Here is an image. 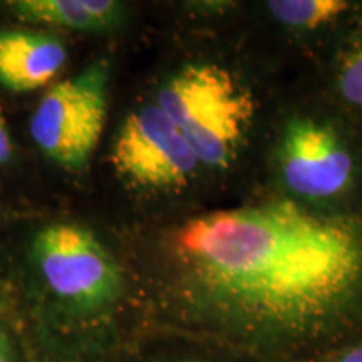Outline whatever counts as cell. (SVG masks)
Here are the masks:
<instances>
[{"instance_id": "6da1fadb", "label": "cell", "mask_w": 362, "mask_h": 362, "mask_svg": "<svg viewBox=\"0 0 362 362\" xmlns=\"http://www.w3.org/2000/svg\"><path fill=\"white\" fill-rule=\"evenodd\" d=\"M175 255L211 304L269 329L320 324L362 287L361 228L285 200L194 216Z\"/></svg>"}, {"instance_id": "7a4b0ae2", "label": "cell", "mask_w": 362, "mask_h": 362, "mask_svg": "<svg viewBox=\"0 0 362 362\" xmlns=\"http://www.w3.org/2000/svg\"><path fill=\"white\" fill-rule=\"evenodd\" d=\"M160 110L178 126L198 161L225 168L250 128L253 98L218 64H189L158 94Z\"/></svg>"}, {"instance_id": "3957f363", "label": "cell", "mask_w": 362, "mask_h": 362, "mask_svg": "<svg viewBox=\"0 0 362 362\" xmlns=\"http://www.w3.org/2000/svg\"><path fill=\"white\" fill-rule=\"evenodd\" d=\"M110 67L89 64L72 78L52 86L30 117L35 146L62 168L88 166L104 131L110 104Z\"/></svg>"}, {"instance_id": "277c9868", "label": "cell", "mask_w": 362, "mask_h": 362, "mask_svg": "<svg viewBox=\"0 0 362 362\" xmlns=\"http://www.w3.org/2000/svg\"><path fill=\"white\" fill-rule=\"evenodd\" d=\"M34 260L45 285L79 310H99L123 291V274L96 235L76 223H54L35 235Z\"/></svg>"}, {"instance_id": "5b68a950", "label": "cell", "mask_w": 362, "mask_h": 362, "mask_svg": "<svg viewBox=\"0 0 362 362\" xmlns=\"http://www.w3.org/2000/svg\"><path fill=\"white\" fill-rule=\"evenodd\" d=\"M111 163L133 187L173 189L192 178L200 161L178 126L158 104H149L123 121L112 143Z\"/></svg>"}, {"instance_id": "8992f818", "label": "cell", "mask_w": 362, "mask_h": 362, "mask_svg": "<svg viewBox=\"0 0 362 362\" xmlns=\"http://www.w3.org/2000/svg\"><path fill=\"white\" fill-rule=\"evenodd\" d=\"M280 170L291 192L305 198H330L349 185L354 163L330 126L293 119L282 138Z\"/></svg>"}, {"instance_id": "52a82bcc", "label": "cell", "mask_w": 362, "mask_h": 362, "mask_svg": "<svg viewBox=\"0 0 362 362\" xmlns=\"http://www.w3.org/2000/svg\"><path fill=\"white\" fill-rule=\"evenodd\" d=\"M67 62V49L54 35L25 29L0 30V84L12 93L44 88Z\"/></svg>"}, {"instance_id": "ba28073f", "label": "cell", "mask_w": 362, "mask_h": 362, "mask_svg": "<svg viewBox=\"0 0 362 362\" xmlns=\"http://www.w3.org/2000/svg\"><path fill=\"white\" fill-rule=\"evenodd\" d=\"M13 16L27 24L62 29L106 30L119 21V4L111 0H16L8 4Z\"/></svg>"}, {"instance_id": "9c48e42d", "label": "cell", "mask_w": 362, "mask_h": 362, "mask_svg": "<svg viewBox=\"0 0 362 362\" xmlns=\"http://www.w3.org/2000/svg\"><path fill=\"white\" fill-rule=\"evenodd\" d=\"M267 7L285 25L315 29L336 21L349 4L342 0H272Z\"/></svg>"}, {"instance_id": "30bf717a", "label": "cell", "mask_w": 362, "mask_h": 362, "mask_svg": "<svg viewBox=\"0 0 362 362\" xmlns=\"http://www.w3.org/2000/svg\"><path fill=\"white\" fill-rule=\"evenodd\" d=\"M339 86L346 101L362 110V35L342 59Z\"/></svg>"}, {"instance_id": "8fae6325", "label": "cell", "mask_w": 362, "mask_h": 362, "mask_svg": "<svg viewBox=\"0 0 362 362\" xmlns=\"http://www.w3.org/2000/svg\"><path fill=\"white\" fill-rule=\"evenodd\" d=\"M13 155V143L11 138V133H8L6 117L2 115V110H0V166H4L6 163L11 161Z\"/></svg>"}, {"instance_id": "7c38bea8", "label": "cell", "mask_w": 362, "mask_h": 362, "mask_svg": "<svg viewBox=\"0 0 362 362\" xmlns=\"http://www.w3.org/2000/svg\"><path fill=\"white\" fill-rule=\"evenodd\" d=\"M11 346H8V339L6 334L0 332V362H12L11 359Z\"/></svg>"}, {"instance_id": "4fadbf2b", "label": "cell", "mask_w": 362, "mask_h": 362, "mask_svg": "<svg viewBox=\"0 0 362 362\" xmlns=\"http://www.w3.org/2000/svg\"><path fill=\"white\" fill-rule=\"evenodd\" d=\"M341 362H362V347H356L342 357Z\"/></svg>"}]
</instances>
